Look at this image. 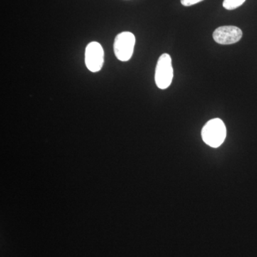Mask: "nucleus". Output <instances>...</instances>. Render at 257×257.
Wrapping results in <instances>:
<instances>
[{"label": "nucleus", "instance_id": "f257e3e1", "mask_svg": "<svg viewBox=\"0 0 257 257\" xmlns=\"http://www.w3.org/2000/svg\"><path fill=\"white\" fill-rule=\"evenodd\" d=\"M226 136V128L224 123L218 118L209 120L202 128L203 141L214 148L221 146Z\"/></svg>", "mask_w": 257, "mask_h": 257}, {"label": "nucleus", "instance_id": "f03ea898", "mask_svg": "<svg viewBox=\"0 0 257 257\" xmlns=\"http://www.w3.org/2000/svg\"><path fill=\"white\" fill-rule=\"evenodd\" d=\"M173 77L172 58L169 54H163L157 61L155 69V79L157 87L161 89H167L172 84Z\"/></svg>", "mask_w": 257, "mask_h": 257}, {"label": "nucleus", "instance_id": "7ed1b4c3", "mask_svg": "<svg viewBox=\"0 0 257 257\" xmlns=\"http://www.w3.org/2000/svg\"><path fill=\"white\" fill-rule=\"evenodd\" d=\"M136 39L132 32H123L116 35L114 42V52L121 62H127L132 58Z\"/></svg>", "mask_w": 257, "mask_h": 257}, {"label": "nucleus", "instance_id": "20e7f679", "mask_svg": "<svg viewBox=\"0 0 257 257\" xmlns=\"http://www.w3.org/2000/svg\"><path fill=\"white\" fill-rule=\"evenodd\" d=\"M104 52L100 44L92 42L88 44L85 50V64L92 72H98L102 68Z\"/></svg>", "mask_w": 257, "mask_h": 257}, {"label": "nucleus", "instance_id": "39448f33", "mask_svg": "<svg viewBox=\"0 0 257 257\" xmlns=\"http://www.w3.org/2000/svg\"><path fill=\"white\" fill-rule=\"evenodd\" d=\"M243 33L241 29L235 26L219 27L213 33V38L218 44L232 45L241 40Z\"/></svg>", "mask_w": 257, "mask_h": 257}, {"label": "nucleus", "instance_id": "423d86ee", "mask_svg": "<svg viewBox=\"0 0 257 257\" xmlns=\"http://www.w3.org/2000/svg\"><path fill=\"white\" fill-rule=\"evenodd\" d=\"M246 0H224L223 7L227 10H233L239 8Z\"/></svg>", "mask_w": 257, "mask_h": 257}, {"label": "nucleus", "instance_id": "0eeeda50", "mask_svg": "<svg viewBox=\"0 0 257 257\" xmlns=\"http://www.w3.org/2000/svg\"><path fill=\"white\" fill-rule=\"evenodd\" d=\"M203 0H181V3L185 7L192 6V5L201 3Z\"/></svg>", "mask_w": 257, "mask_h": 257}]
</instances>
